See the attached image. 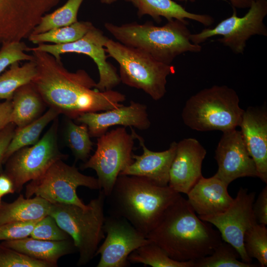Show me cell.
Here are the masks:
<instances>
[{
    "label": "cell",
    "instance_id": "cell-17",
    "mask_svg": "<svg viewBox=\"0 0 267 267\" xmlns=\"http://www.w3.org/2000/svg\"><path fill=\"white\" fill-rule=\"evenodd\" d=\"M75 121L88 127L91 137H98L110 127L122 126L143 131L151 126L146 105L131 101L128 105L102 111L88 112L80 115Z\"/></svg>",
    "mask_w": 267,
    "mask_h": 267
},
{
    "label": "cell",
    "instance_id": "cell-28",
    "mask_svg": "<svg viewBox=\"0 0 267 267\" xmlns=\"http://www.w3.org/2000/svg\"><path fill=\"white\" fill-rule=\"evenodd\" d=\"M64 137L67 146L71 150L76 161L86 162L92 150L88 127L84 124L78 125L73 119L67 118L64 131Z\"/></svg>",
    "mask_w": 267,
    "mask_h": 267
},
{
    "label": "cell",
    "instance_id": "cell-40",
    "mask_svg": "<svg viewBox=\"0 0 267 267\" xmlns=\"http://www.w3.org/2000/svg\"><path fill=\"white\" fill-rule=\"evenodd\" d=\"M15 189L12 180L4 173L0 175V196L14 193Z\"/></svg>",
    "mask_w": 267,
    "mask_h": 267
},
{
    "label": "cell",
    "instance_id": "cell-11",
    "mask_svg": "<svg viewBox=\"0 0 267 267\" xmlns=\"http://www.w3.org/2000/svg\"><path fill=\"white\" fill-rule=\"evenodd\" d=\"M267 15V0H254L247 12L242 17L237 15L233 7L232 15L221 21L213 28H205L191 34L190 41L200 44L216 36H222L217 41L229 47L235 54H243L249 39L255 35L267 36L264 20Z\"/></svg>",
    "mask_w": 267,
    "mask_h": 267
},
{
    "label": "cell",
    "instance_id": "cell-19",
    "mask_svg": "<svg viewBox=\"0 0 267 267\" xmlns=\"http://www.w3.org/2000/svg\"><path fill=\"white\" fill-rule=\"evenodd\" d=\"M258 178L267 183V111L265 107L250 106L244 110L239 126Z\"/></svg>",
    "mask_w": 267,
    "mask_h": 267
},
{
    "label": "cell",
    "instance_id": "cell-9",
    "mask_svg": "<svg viewBox=\"0 0 267 267\" xmlns=\"http://www.w3.org/2000/svg\"><path fill=\"white\" fill-rule=\"evenodd\" d=\"M58 124L57 117L36 144L18 150L5 163L4 173L12 180L16 192L20 193L26 183L42 176L53 163L67 158L59 149Z\"/></svg>",
    "mask_w": 267,
    "mask_h": 267
},
{
    "label": "cell",
    "instance_id": "cell-3",
    "mask_svg": "<svg viewBox=\"0 0 267 267\" xmlns=\"http://www.w3.org/2000/svg\"><path fill=\"white\" fill-rule=\"evenodd\" d=\"M180 194L145 177L120 175L106 198L110 215L126 219L146 236Z\"/></svg>",
    "mask_w": 267,
    "mask_h": 267
},
{
    "label": "cell",
    "instance_id": "cell-13",
    "mask_svg": "<svg viewBox=\"0 0 267 267\" xmlns=\"http://www.w3.org/2000/svg\"><path fill=\"white\" fill-rule=\"evenodd\" d=\"M255 193L240 187L229 207L218 214L199 217L202 220L215 225L223 241L233 246L239 253L241 261L252 263L244 249L245 232L258 223L253 209Z\"/></svg>",
    "mask_w": 267,
    "mask_h": 267
},
{
    "label": "cell",
    "instance_id": "cell-12",
    "mask_svg": "<svg viewBox=\"0 0 267 267\" xmlns=\"http://www.w3.org/2000/svg\"><path fill=\"white\" fill-rule=\"evenodd\" d=\"M108 39L101 30L94 27L73 42L64 44L42 43L36 47H27L26 51L46 52L58 61H61V55L65 53H76L89 56L95 63L98 71L99 79L95 89L104 91L113 89L121 82L116 67L107 60L105 45Z\"/></svg>",
    "mask_w": 267,
    "mask_h": 267
},
{
    "label": "cell",
    "instance_id": "cell-20",
    "mask_svg": "<svg viewBox=\"0 0 267 267\" xmlns=\"http://www.w3.org/2000/svg\"><path fill=\"white\" fill-rule=\"evenodd\" d=\"M228 186L215 175L208 178L202 176L187 194V200L199 217L220 214L233 200L227 191Z\"/></svg>",
    "mask_w": 267,
    "mask_h": 267
},
{
    "label": "cell",
    "instance_id": "cell-41",
    "mask_svg": "<svg viewBox=\"0 0 267 267\" xmlns=\"http://www.w3.org/2000/svg\"><path fill=\"white\" fill-rule=\"evenodd\" d=\"M233 7L238 8H249L254 0H229Z\"/></svg>",
    "mask_w": 267,
    "mask_h": 267
},
{
    "label": "cell",
    "instance_id": "cell-24",
    "mask_svg": "<svg viewBox=\"0 0 267 267\" xmlns=\"http://www.w3.org/2000/svg\"><path fill=\"white\" fill-rule=\"evenodd\" d=\"M12 110L10 122L21 128L43 114L46 105L31 83L18 89L11 99Z\"/></svg>",
    "mask_w": 267,
    "mask_h": 267
},
{
    "label": "cell",
    "instance_id": "cell-14",
    "mask_svg": "<svg viewBox=\"0 0 267 267\" xmlns=\"http://www.w3.org/2000/svg\"><path fill=\"white\" fill-rule=\"evenodd\" d=\"M104 240L95 256L100 258L97 267H126L130 254L150 240L126 219L110 215L105 217Z\"/></svg>",
    "mask_w": 267,
    "mask_h": 267
},
{
    "label": "cell",
    "instance_id": "cell-27",
    "mask_svg": "<svg viewBox=\"0 0 267 267\" xmlns=\"http://www.w3.org/2000/svg\"><path fill=\"white\" fill-rule=\"evenodd\" d=\"M128 260L130 263H140L152 267H194V261H176L150 240L132 252Z\"/></svg>",
    "mask_w": 267,
    "mask_h": 267
},
{
    "label": "cell",
    "instance_id": "cell-21",
    "mask_svg": "<svg viewBox=\"0 0 267 267\" xmlns=\"http://www.w3.org/2000/svg\"><path fill=\"white\" fill-rule=\"evenodd\" d=\"M1 243L29 257L45 263L50 267H57L58 261L61 257L77 250L71 238L52 241L28 236L19 239L2 241Z\"/></svg>",
    "mask_w": 267,
    "mask_h": 267
},
{
    "label": "cell",
    "instance_id": "cell-38",
    "mask_svg": "<svg viewBox=\"0 0 267 267\" xmlns=\"http://www.w3.org/2000/svg\"><path fill=\"white\" fill-rule=\"evenodd\" d=\"M16 128V125L10 122L0 131V175L4 173L2 165L4 155Z\"/></svg>",
    "mask_w": 267,
    "mask_h": 267
},
{
    "label": "cell",
    "instance_id": "cell-44",
    "mask_svg": "<svg viewBox=\"0 0 267 267\" xmlns=\"http://www.w3.org/2000/svg\"><path fill=\"white\" fill-rule=\"evenodd\" d=\"M1 197L0 196V204H1Z\"/></svg>",
    "mask_w": 267,
    "mask_h": 267
},
{
    "label": "cell",
    "instance_id": "cell-1",
    "mask_svg": "<svg viewBox=\"0 0 267 267\" xmlns=\"http://www.w3.org/2000/svg\"><path fill=\"white\" fill-rule=\"evenodd\" d=\"M32 52L37 72L31 83L46 106L67 118L75 120L85 113L116 108L126 99L125 95L113 89H96V83L85 70L71 72L48 53Z\"/></svg>",
    "mask_w": 267,
    "mask_h": 267
},
{
    "label": "cell",
    "instance_id": "cell-29",
    "mask_svg": "<svg viewBox=\"0 0 267 267\" xmlns=\"http://www.w3.org/2000/svg\"><path fill=\"white\" fill-rule=\"evenodd\" d=\"M94 26L89 21H77L71 25L52 29L47 32L30 34L29 41L34 44L52 43L64 44L73 42L84 36Z\"/></svg>",
    "mask_w": 267,
    "mask_h": 267
},
{
    "label": "cell",
    "instance_id": "cell-35",
    "mask_svg": "<svg viewBox=\"0 0 267 267\" xmlns=\"http://www.w3.org/2000/svg\"><path fill=\"white\" fill-rule=\"evenodd\" d=\"M0 267H50L45 263L34 259L0 243Z\"/></svg>",
    "mask_w": 267,
    "mask_h": 267
},
{
    "label": "cell",
    "instance_id": "cell-39",
    "mask_svg": "<svg viewBox=\"0 0 267 267\" xmlns=\"http://www.w3.org/2000/svg\"><path fill=\"white\" fill-rule=\"evenodd\" d=\"M12 110L11 99L5 100L0 103V131L10 122Z\"/></svg>",
    "mask_w": 267,
    "mask_h": 267
},
{
    "label": "cell",
    "instance_id": "cell-18",
    "mask_svg": "<svg viewBox=\"0 0 267 267\" xmlns=\"http://www.w3.org/2000/svg\"><path fill=\"white\" fill-rule=\"evenodd\" d=\"M130 128L131 133L139 141L143 153L140 155L133 153L134 161L119 175L143 177L160 186H168L170 169L175 155L177 142L173 141L166 150L153 151L146 147L143 137L138 135L133 127Z\"/></svg>",
    "mask_w": 267,
    "mask_h": 267
},
{
    "label": "cell",
    "instance_id": "cell-37",
    "mask_svg": "<svg viewBox=\"0 0 267 267\" xmlns=\"http://www.w3.org/2000/svg\"><path fill=\"white\" fill-rule=\"evenodd\" d=\"M253 209L259 223L267 225V186L260 193L257 199L253 203Z\"/></svg>",
    "mask_w": 267,
    "mask_h": 267
},
{
    "label": "cell",
    "instance_id": "cell-30",
    "mask_svg": "<svg viewBox=\"0 0 267 267\" xmlns=\"http://www.w3.org/2000/svg\"><path fill=\"white\" fill-rule=\"evenodd\" d=\"M84 0H67L62 6L51 13L44 15L31 34L43 33L77 22L78 11Z\"/></svg>",
    "mask_w": 267,
    "mask_h": 267
},
{
    "label": "cell",
    "instance_id": "cell-23",
    "mask_svg": "<svg viewBox=\"0 0 267 267\" xmlns=\"http://www.w3.org/2000/svg\"><path fill=\"white\" fill-rule=\"evenodd\" d=\"M51 203L40 196L24 197L20 194L11 203L1 201L0 224L11 222L39 221L49 215Z\"/></svg>",
    "mask_w": 267,
    "mask_h": 267
},
{
    "label": "cell",
    "instance_id": "cell-10",
    "mask_svg": "<svg viewBox=\"0 0 267 267\" xmlns=\"http://www.w3.org/2000/svg\"><path fill=\"white\" fill-rule=\"evenodd\" d=\"M85 186L100 190L97 178L82 174L75 166L58 160L40 177L27 184L25 195L42 197L51 203L74 204L86 208L87 205L79 197L77 188Z\"/></svg>",
    "mask_w": 267,
    "mask_h": 267
},
{
    "label": "cell",
    "instance_id": "cell-4",
    "mask_svg": "<svg viewBox=\"0 0 267 267\" xmlns=\"http://www.w3.org/2000/svg\"><path fill=\"white\" fill-rule=\"evenodd\" d=\"M185 20L173 19L158 26L152 22H132L117 25L105 22L104 27L118 42L141 50L156 60L171 64L178 55L187 52H199L200 44H193Z\"/></svg>",
    "mask_w": 267,
    "mask_h": 267
},
{
    "label": "cell",
    "instance_id": "cell-8",
    "mask_svg": "<svg viewBox=\"0 0 267 267\" xmlns=\"http://www.w3.org/2000/svg\"><path fill=\"white\" fill-rule=\"evenodd\" d=\"M134 139L124 127L106 132L97 137L94 154L81 167L83 170L92 169L95 171L100 190L106 197L120 173L134 161Z\"/></svg>",
    "mask_w": 267,
    "mask_h": 267
},
{
    "label": "cell",
    "instance_id": "cell-16",
    "mask_svg": "<svg viewBox=\"0 0 267 267\" xmlns=\"http://www.w3.org/2000/svg\"><path fill=\"white\" fill-rule=\"evenodd\" d=\"M206 154V149L195 138H186L177 142L168 186L187 194L202 176V165Z\"/></svg>",
    "mask_w": 267,
    "mask_h": 267
},
{
    "label": "cell",
    "instance_id": "cell-7",
    "mask_svg": "<svg viewBox=\"0 0 267 267\" xmlns=\"http://www.w3.org/2000/svg\"><path fill=\"white\" fill-rule=\"evenodd\" d=\"M108 56L119 65L121 82L143 90L159 100L167 92V78L175 73L174 66L161 62L146 52L109 39L105 45Z\"/></svg>",
    "mask_w": 267,
    "mask_h": 267
},
{
    "label": "cell",
    "instance_id": "cell-5",
    "mask_svg": "<svg viewBox=\"0 0 267 267\" xmlns=\"http://www.w3.org/2000/svg\"><path fill=\"white\" fill-rule=\"evenodd\" d=\"M244 112L234 89L226 85H214L187 100L181 118L184 124L192 130L224 132L239 126Z\"/></svg>",
    "mask_w": 267,
    "mask_h": 267
},
{
    "label": "cell",
    "instance_id": "cell-15",
    "mask_svg": "<svg viewBox=\"0 0 267 267\" xmlns=\"http://www.w3.org/2000/svg\"><path fill=\"white\" fill-rule=\"evenodd\" d=\"M222 133L215 150L218 169L215 175L227 185L240 178H258L255 162L240 131L235 129Z\"/></svg>",
    "mask_w": 267,
    "mask_h": 267
},
{
    "label": "cell",
    "instance_id": "cell-26",
    "mask_svg": "<svg viewBox=\"0 0 267 267\" xmlns=\"http://www.w3.org/2000/svg\"><path fill=\"white\" fill-rule=\"evenodd\" d=\"M37 72L34 59L28 61L22 66L19 62L12 64L9 69L0 76V99H11L18 89L31 83Z\"/></svg>",
    "mask_w": 267,
    "mask_h": 267
},
{
    "label": "cell",
    "instance_id": "cell-22",
    "mask_svg": "<svg viewBox=\"0 0 267 267\" xmlns=\"http://www.w3.org/2000/svg\"><path fill=\"white\" fill-rule=\"evenodd\" d=\"M132 3L137 9L139 17L148 15L158 23L161 17L167 21L186 19L198 22L205 26H211L214 18L208 14L194 13L186 10L174 0H126Z\"/></svg>",
    "mask_w": 267,
    "mask_h": 267
},
{
    "label": "cell",
    "instance_id": "cell-32",
    "mask_svg": "<svg viewBox=\"0 0 267 267\" xmlns=\"http://www.w3.org/2000/svg\"><path fill=\"white\" fill-rule=\"evenodd\" d=\"M244 247L248 256L256 259L260 266H267V228L266 225L256 223L244 234Z\"/></svg>",
    "mask_w": 267,
    "mask_h": 267
},
{
    "label": "cell",
    "instance_id": "cell-43",
    "mask_svg": "<svg viewBox=\"0 0 267 267\" xmlns=\"http://www.w3.org/2000/svg\"><path fill=\"white\" fill-rule=\"evenodd\" d=\"M174 0L178 1H185V2L190 1L191 2H194L196 0Z\"/></svg>",
    "mask_w": 267,
    "mask_h": 267
},
{
    "label": "cell",
    "instance_id": "cell-25",
    "mask_svg": "<svg viewBox=\"0 0 267 267\" xmlns=\"http://www.w3.org/2000/svg\"><path fill=\"white\" fill-rule=\"evenodd\" d=\"M59 114L55 109L49 108L35 120L23 127L16 128L5 152L3 163L5 164L9 157L18 150L36 144L40 139L44 129Z\"/></svg>",
    "mask_w": 267,
    "mask_h": 267
},
{
    "label": "cell",
    "instance_id": "cell-6",
    "mask_svg": "<svg viewBox=\"0 0 267 267\" xmlns=\"http://www.w3.org/2000/svg\"><path fill=\"white\" fill-rule=\"evenodd\" d=\"M105 199L100 190L98 196L91 200L86 208L74 204H51L49 215L70 236L79 252L78 266L87 264L95 256L99 244L104 238Z\"/></svg>",
    "mask_w": 267,
    "mask_h": 267
},
{
    "label": "cell",
    "instance_id": "cell-2",
    "mask_svg": "<svg viewBox=\"0 0 267 267\" xmlns=\"http://www.w3.org/2000/svg\"><path fill=\"white\" fill-rule=\"evenodd\" d=\"M146 237L179 262L194 261L210 255L222 241L218 230L200 219L180 194Z\"/></svg>",
    "mask_w": 267,
    "mask_h": 267
},
{
    "label": "cell",
    "instance_id": "cell-31",
    "mask_svg": "<svg viewBox=\"0 0 267 267\" xmlns=\"http://www.w3.org/2000/svg\"><path fill=\"white\" fill-rule=\"evenodd\" d=\"M240 255L228 243L222 241L212 254L194 261V267H255L256 264L240 261Z\"/></svg>",
    "mask_w": 267,
    "mask_h": 267
},
{
    "label": "cell",
    "instance_id": "cell-36",
    "mask_svg": "<svg viewBox=\"0 0 267 267\" xmlns=\"http://www.w3.org/2000/svg\"><path fill=\"white\" fill-rule=\"evenodd\" d=\"M39 221L0 224V241L19 239L29 236Z\"/></svg>",
    "mask_w": 267,
    "mask_h": 267
},
{
    "label": "cell",
    "instance_id": "cell-42",
    "mask_svg": "<svg viewBox=\"0 0 267 267\" xmlns=\"http://www.w3.org/2000/svg\"><path fill=\"white\" fill-rule=\"evenodd\" d=\"M101 3L105 4H111L119 0H99Z\"/></svg>",
    "mask_w": 267,
    "mask_h": 267
},
{
    "label": "cell",
    "instance_id": "cell-33",
    "mask_svg": "<svg viewBox=\"0 0 267 267\" xmlns=\"http://www.w3.org/2000/svg\"><path fill=\"white\" fill-rule=\"evenodd\" d=\"M29 236L35 239L52 241L71 238L49 215L43 217L37 222Z\"/></svg>",
    "mask_w": 267,
    "mask_h": 267
},
{
    "label": "cell",
    "instance_id": "cell-34",
    "mask_svg": "<svg viewBox=\"0 0 267 267\" xmlns=\"http://www.w3.org/2000/svg\"><path fill=\"white\" fill-rule=\"evenodd\" d=\"M27 46L22 41H13L2 44L0 49V74L12 64L22 60L34 59L32 54L26 52Z\"/></svg>",
    "mask_w": 267,
    "mask_h": 267
}]
</instances>
